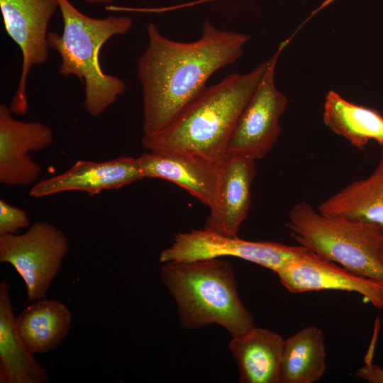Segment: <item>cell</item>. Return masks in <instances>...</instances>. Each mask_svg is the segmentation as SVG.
Here are the masks:
<instances>
[{
  "instance_id": "obj_24",
  "label": "cell",
  "mask_w": 383,
  "mask_h": 383,
  "mask_svg": "<svg viewBox=\"0 0 383 383\" xmlns=\"http://www.w3.org/2000/svg\"><path fill=\"white\" fill-rule=\"evenodd\" d=\"M382 260H383V243H382Z\"/></svg>"
},
{
  "instance_id": "obj_14",
  "label": "cell",
  "mask_w": 383,
  "mask_h": 383,
  "mask_svg": "<svg viewBox=\"0 0 383 383\" xmlns=\"http://www.w3.org/2000/svg\"><path fill=\"white\" fill-rule=\"evenodd\" d=\"M144 178H160L186 189L211 208L219 182L220 163L184 152H147L137 158Z\"/></svg>"
},
{
  "instance_id": "obj_7",
  "label": "cell",
  "mask_w": 383,
  "mask_h": 383,
  "mask_svg": "<svg viewBox=\"0 0 383 383\" xmlns=\"http://www.w3.org/2000/svg\"><path fill=\"white\" fill-rule=\"evenodd\" d=\"M285 44L282 43L268 60L254 94L235 123L226 157L261 159L277 140L281 131L279 119L286 109L287 99L276 87L274 74L278 57Z\"/></svg>"
},
{
  "instance_id": "obj_12",
  "label": "cell",
  "mask_w": 383,
  "mask_h": 383,
  "mask_svg": "<svg viewBox=\"0 0 383 383\" xmlns=\"http://www.w3.org/2000/svg\"><path fill=\"white\" fill-rule=\"evenodd\" d=\"M144 179L137 158L118 157L104 162L79 160L69 170L35 182L30 191L34 198L69 191L93 196L104 190L118 189Z\"/></svg>"
},
{
  "instance_id": "obj_17",
  "label": "cell",
  "mask_w": 383,
  "mask_h": 383,
  "mask_svg": "<svg viewBox=\"0 0 383 383\" xmlns=\"http://www.w3.org/2000/svg\"><path fill=\"white\" fill-rule=\"evenodd\" d=\"M321 214L377 225L383 230V148L373 172L355 181L318 206Z\"/></svg>"
},
{
  "instance_id": "obj_9",
  "label": "cell",
  "mask_w": 383,
  "mask_h": 383,
  "mask_svg": "<svg viewBox=\"0 0 383 383\" xmlns=\"http://www.w3.org/2000/svg\"><path fill=\"white\" fill-rule=\"evenodd\" d=\"M57 8V0H0L5 30L22 54L20 79L9 106L13 113L28 112V74L48 59V28Z\"/></svg>"
},
{
  "instance_id": "obj_16",
  "label": "cell",
  "mask_w": 383,
  "mask_h": 383,
  "mask_svg": "<svg viewBox=\"0 0 383 383\" xmlns=\"http://www.w3.org/2000/svg\"><path fill=\"white\" fill-rule=\"evenodd\" d=\"M46 370L35 360L16 326L6 279L0 283V383H46Z\"/></svg>"
},
{
  "instance_id": "obj_8",
  "label": "cell",
  "mask_w": 383,
  "mask_h": 383,
  "mask_svg": "<svg viewBox=\"0 0 383 383\" xmlns=\"http://www.w3.org/2000/svg\"><path fill=\"white\" fill-rule=\"evenodd\" d=\"M306 251L304 247L276 242L249 241L206 230L179 233L173 244L161 252L160 262H187L232 256L277 273Z\"/></svg>"
},
{
  "instance_id": "obj_18",
  "label": "cell",
  "mask_w": 383,
  "mask_h": 383,
  "mask_svg": "<svg viewBox=\"0 0 383 383\" xmlns=\"http://www.w3.org/2000/svg\"><path fill=\"white\" fill-rule=\"evenodd\" d=\"M72 313L60 301L45 298L32 301L16 317L18 331L33 354L56 349L72 326Z\"/></svg>"
},
{
  "instance_id": "obj_20",
  "label": "cell",
  "mask_w": 383,
  "mask_h": 383,
  "mask_svg": "<svg viewBox=\"0 0 383 383\" xmlns=\"http://www.w3.org/2000/svg\"><path fill=\"white\" fill-rule=\"evenodd\" d=\"M324 335L316 326L304 328L284 339L281 383H313L326 368Z\"/></svg>"
},
{
  "instance_id": "obj_15",
  "label": "cell",
  "mask_w": 383,
  "mask_h": 383,
  "mask_svg": "<svg viewBox=\"0 0 383 383\" xmlns=\"http://www.w3.org/2000/svg\"><path fill=\"white\" fill-rule=\"evenodd\" d=\"M284 339L270 330L255 326L232 335L230 351L240 371L241 383H281Z\"/></svg>"
},
{
  "instance_id": "obj_19",
  "label": "cell",
  "mask_w": 383,
  "mask_h": 383,
  "mask_svg": "<svg viewBox=\"0 0 383 383\" xmlns=\"http://www.w3.org/2000/svg\"><path fill=\"white\" fill-rule=\"evenodd\" d=\"M323 120L331 131L360 150L370 140L383 148V115L375 109L350 102L333 90L326 96Z\"/></svg>"
},
{
  "instance_id": "obj_23",
  "label": "cell",
  "mask_w": 383,
  "mask_h": 383,
  "mask_svg": "<svg viewBox=\"0 0 383 383\" xmlns=\"http://www.w3.org/2000/svg\"><path fill=\"white\" fill-rule=\"evenodd\" d=\"M90 4H111L115 0H81Z\"/></svg>"
},
{
  "instance_id": "obj_1",
  "label": "cell",
  "mask_w": 383,
  "mask_h": 383,
  "mask_svg": "<svg viewBox=\"0 0 383 383\" xmlns=\"http://www.w3.org/2000/svg\"><path fill=\"white\" fill-rule=\"evenodd\" d=\"M148 43L137 63L143 91V136L168 126L205 89L209 78L243 55L250 36L203 23L199 39L183 43L147 26Z\"/></svg>"
},
{
  "instance_id": "obj_22",
  "label": "cell",
  "mask_w": 383,
  "mask_h": 383,
  "mask_svg": "<svg viewBox=\"0 0 383 383\" xmlns=\"http://www.w3.org/2000/svg\"><path fill=\"white\" fill-rule=\"evenodd\" d=\"M372 354L367 353L365 365L355 372V376L369 383H383V369L372 362Z\"/></svg>"
},
{
  "instance_id": "obj_6",
  "label": "cell",
  "mask_w": 383,
  "mask_h": 383,
  "mask_svg": "<svg viewBox=\"0 0 383 383\" xmlns=\"http://www.w3.org/2000/svg\"><path fill=\"white\" fill-rule=\"evenodd\" d=\"M68 250L66 235L46 221L35 222L22 234L0 235V262L21 276L28 301L45 298Z\"/></svg>"
},
{
  "instance_id": "obj_2",
  "label": "cell",
  "mask_w": 383,
  "mask_h": 383,
  "mask_svg": "<svg viewBox=\"0 0 383 383\" xmlns=\"http://www.w3.org/2000/svg\"><path fill=\"white\" fill-rule=\"evenodd\" d=\"M268 60L246 74L233 73L206 87L162 131L143 136L142 145L156 152L196 155L220 163L242 111L254 94Z\"/></svg>"
},
{
  "instance_id": "obj_21",
  "label": "cell",
  "mask_w": 383,
  "mask_h": 383,
  "mask_svg": "<svg viewBox=\"0 0 383 383\" xmlns=\"http://www.w3.org/2000/svg\"><path fill=\"white\" fill-rule=\"evenodd\" d=\"M30 222L26 211L0 199V235L16 234L27 228Z\"/></svg>"
},
{
  "instance_id": "obj_11",
  "label": "cell",
  "mask_w": 383,
  "mask_h": 383,
  "mask_svg": "<svg viewBox=\"0 0 383 383\" xmlns=\"http://www.w3.org/2000/svg\"><path fill=\"white\" fill-rule=\"evenodd\" d=\"M12 113L9 106L0 104V182L28 186L36 182L42 170L29 152L49 147L53 133L43 123L18 120Z\"/></svg>"
},
{
  "instance_id": "obj_3",
  "label": "cell",
  "mask_w": 383,
  "mask_h": 383,
  "mask_svg": "<svg viewBox=\"0 0 383 383\" xmlns=\"http://www.w3.org/2000/svg\"><path fill=\"white\" fill-rule=\"evenodd\" d=\"M160 274L162 284L177 303L184 328L217 323L235 335L255 326L252 315L240 299L228 262L219 257L168 262Z\"/></svg>"
},
{
  "instance_id": "obj_4",
  "label": "cell",
  "mask_w": 383,
  "mask_h": 383,
  "mask_svg": "<svg viewBox=\"0 0 383 383\" xmlns=\"http://www.w3.org/2000/svg\"><path fill=\"white\" fill-rule=\"evenodd\" d=\"M63 30L61 34L49 32V48L61 58L59 74L74 75L84 82V106L96 117L114 104L126 89L119 77L105 73L99 62L102 45L115 35H124L133 26L128 16H109L102 18L88 16L69 0H57Z\"/></svg>"
},
{
  "instance_id": "obj_10",
  "label": "cell",
  "mask_w": 383,
  "mask_h": 383,
  "mask_svg": "<svg viewBox=\"0 0 383 383\" xmlns=\"http://www.w3.org/2000/svg\"><path fill=\"white\" fill-rule=\"evenodd\" d=\"M290 293L338 290L355 292L377 309L383 308V282L357 274L306 250L276 273Z\"/></svg>"
},
{
  "instance_id": "obj_13",
  "label": "cell",
  "mask_w": 383,
  "mask_h": 383,
  "mask_svg": "<svg viewBox=\"0 0 383 383\" xmlns=\"http://www.w3.org/2000/svg\"><path fill=\"white\" fill-rule=\"evenodd\" d=\"M256 174L255 160L226 156L220 162V176L214 204L210 208L204 230L227 237H237L248 216L251 185Z\"/></svg>"
},
{
  "instance_id": "obj_5",
  "label": "cell",
  "mask_w": 383,
  "mask_h": 383,
  "mask_svg": "<svg viewBox=\"0 0 383 383\" xmlns=\"http://www.w3.org/2000/svg\"><path fill=\"white\" fill-rule=\"evenodd\" d=\"M287 227L308 251L357 274L383 282V230L377 225L326 216L301 201L290 210Z\"/></svg>"
}]
</instances>
